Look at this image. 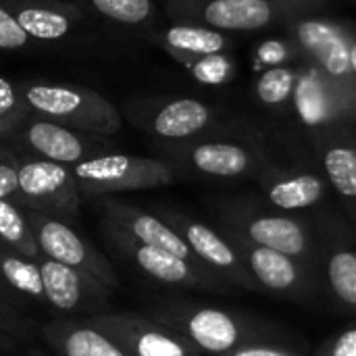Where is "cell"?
<instances>
[{
  "mask_svg": "<svg viewBox=\"0 0 356 356\" xmlns=\"http://www.w3.org/2000/svg\"><path fill=\"white\" fill-rule=\"evenodd\" d=\"M146 315L186 338L200 355L225 356L252 342H269L259 338L254 323L209 305L161 300L150 305Z\"/></svg>",
  "mask_w": 356,
  "mask_h": 356,
  "instance_id": "6da1fadb",
  "label": "cell"
},
{
  "mask_svg": "<svg viewBox=\"0 0 356 356\" xmlns=\"http://www.w3.org/2000/svg\"><path fill=\"white\" fill-rule=\"evenodd\" d=\"M19 86L35 117L100 136H115L123 125L121 111L92 88L69 81H21Z\"/></svg>",
  "mask_w": 356,
  "mask_h": 356,
  "instance_id": "7a4b0ae2",
  "label": "cell"
},
{
  "mask_svg": "<svg viewBox=\"0 0 356 356\" xmlns=\"http://www.w3.org/2000/svg\"><path fill=\"white\" fill-rule=\"evenodd\" d=\"M71 173L77 181L81 200L163 188L177 179L173 167L163 159L136 156L117 150L73 165Z\"/></svg>",
  "mask_w": 356,
  "mask_h": 356,
  "instance_id": "3957f363",
  "label": "cell"
},
{
  "mask_svg": "<svg viewBox=\"0 0 356 356\" xmlns=\"http://www.w3.org/2000/svg\"><path fill=\"white\" fill-rule=\"evenodd\" d=\"M219 219L221 229L254 246H265L284 252L298 261L305 269L317 265L319 244L309 225L296 217L280 213H261L236 202H227L219 207Z\"/></svg>",
  "mask_w": 356,
  "mask_h": 356,
  "instance_id": "277c9868",
  "label": "cell"
},
{
  "mask_svg": "<svg viewBox=\"0 0 356 356\" xmlns=\"http://www.w3.org/2000/svg\"><path fill=\"white\" fill-rule=\"evenodd\" d=\"M4 144H8L17 154L44 159L65 167L117 150L113 136L79 131L35 115H29L17 131L4 140Z\"/></svg>",
  "mask_w": 356,
  "mask_h": 356,
  "instance_id": "5b68a950",
  "label": "cell"
},
{
  "mask_svg": "<svg viewBox=\"0 0 356 356\" xmlns=\"http://www.w3.org/2000/svg\"><path fill=\"white\" fill-rule=\"evenodd\" d=\"M121 117L161 142H184L200 136L213 123L215 113L209 104L190 96H154L127 98Z\"/></svg>",
  "mask_w": 356,
  "mask_h": 356,
  "instance_id": "8992f818",
  "label": "cell"
},
{
  "mask_svg": "<svg viewBox=\"0 0 356 356\" xmlns=\"http://www.w3.org/2000/svg\"><path fill=\"white\" fill-rule=\"evenodd\" d=\"M17 202L31 213L73 221L83 200L71 167L19 154Z\"/></svg>",
  "mask_w": 356,
  "mask_h": 356,
  "instance_id": "52a82bcc",
  "label": "cell"
},
{
  "mask_svg": "<svg viewBox=\"0 0 356 356\" xmlns=\"http://www.w3.org/2000/svg\"><path fill=\"white\" fill-rule=\"evenodd\" d=\"M102 229H104L108 244L115 250H119V254L125 261L136 265L144 275H148L150 280H154L159 284L192 288V290H217V292L232 286L227 280H223L221 275H217L211 269L198 267V265H194L186 259H179L167 250H161V248H154L148 244H140L115 227L102 225Z\"/></svg>",
  "mask_w": 356,
  "mask_h": 356,
  "instance_id": "ba28073f",
  "label": "cell"
},
{
  "mask_svg": "<svg viewBox=\"0 0 356 356\" xmlns=\"http://www.w3.org/2000/svg\"><path fill=\"white\" fill-rule=\"evenodd\" d=\"M154 213L159 217H163L184 238V242L190 246L194 257L204 267H209L211 271H215L217 275L227 280L232 286H242L248 290L259 288L254 277L250 275L240 250L223 232H219V229L211 227L209 223H204L184 211H177V209L163 207V209H156Z\"/></svg>",
  "mask_w": 356,
  "mask_h": 356,
  "instance_id": "9c48e42d",
  "label": "cell"
},
{
  "mask_svg": "<svg viewBox=\"0 0 356 356\" xmlns=\"http://www.w3.org/2000/svg\"><path fill=\"white\" fill-rule=\"evenodd\" d=\"M29 223H31L40 254L94 277L108 290H117L119 277L113 265L81 234H77L71 221L29 211Z\"/></svg>",
  "mask_w": 356,
  "mask_h": 356,
  "instance_id": "30bf717a",
  "label": "cell"
},
{
  "mask_svg": "<svg viewBox=\"0 0 356 356\" xmlns=\"http://www.w3.org/2000/svg\"><path fill=\"white\" fill-rule=\"evenodd\" d=\"M35 261L42 275L46 309L73 317H94L108 313L113 290L94 277L56 263L44 254H38Z\"/></svg>",
  "mask_w": 356,
  "mask_h": 356,
  "instance_id": "8fae6325",
  "label": "cell"
},
{
  "mask_svg": "<svg viewBox=\"0 0 356 356\" xmlns=\"http://www.w3.org/2000/svg\"><path fill=\"white\" fill-rule=\"evenodd\" d=\"M161 159L179 173H196L213 179H236L252 169V154L236 142L221 140H184L161 142Z\"/></svg>",
  "mask_w": 356,
  "mask_h": 356,
  "instance_id": "7c38bea8",
  "label": "cell"
},
{
  "mask_svg": "<svg viewBox=\"0 0 356 356\" xmlns=\"http://www.w3.org/2000/svg\"><path fill=\"white\" fill-rule=\"evenodd\" d=\"M90 321L115 338L129 356H200L186 338L146 313L108 311L90 317Z\"/></svg>",
  "mask_w": 356,
  "mask_h": 356,
  "instance_id": "4fadbf2b",
  "label": "cell"
},
{
  "mask_svg": "<svg viewBox=\"0 0 356 356\" xmlns=\"http://www.w3.org/2000/svg\"><path fill=\"white\" fill-rule=\"evenodd\" d=\"M167 15L217 31H252L271 23L273 6L267 0H167Z\"/></svg>",
  "mask_w": 356,
  "mask_h": 356,
  "instance_id": "5bb4252c",
  "label": "cell"
},
{
  "mask_svg": "<svg viewBox=\"0 0 356 356\" xmlns=\"http://www.w3.org/2000/svg\"><path fill=\"white\" fill-rule=\"evenodd\" d=\"M100 207H102V225L115 227L140 244H148V246L167 250L179 259H186L198 267H204L194 257V252L184 242V238L154 211H146L131 202L117 200L115 196L100 198ZM204 269H209V267H204Z\"/></svg>",
  "mask_w": 356,
  "mask_h": 356,
  "instance_id": "9a60e30c",
  "label": "cell"
},
{
  "mask_svg": "<svg viewBox=\"0 0 356 356\" xmlns=\"http://www.w3.org/2000/svg\"><path fill=\"white\" fill-rule=\"evenodd\" d=\"M33 42L69 40L83 23L86 10L69 0H0Z\"/></svg>",
  "mask_w": 356,
  "mask_h": 356,
  "instance_id": "2e32d148",
  "label": "cell"
},
{
  "mask_svg": "<svg viewBox=\"0 0 356 356\" xmlns=\"http://www.w3.org/2000/svg\"><path fill=\"white\" fill-rule=\"evenodd\" d=\"M223 234L236 244V248L240 250L250 275L254 277L257 286L271 290L275 294H288V296H296L298 292L307 290L309 284V273L307 269L294 261L292 257L277 252L273 248H265V246H254L229 232L223 229Z\"/></svg>",
  "mask_w": 356,
  "mask_h": 356,
  "instance_id": "e0dca14e",
  "label": "cell"
},
{
  "mask_svg": "<svg viewBox=\"0 0 356 356\" xmlns=\"http://www.w3.org/2000/svg\"><path fill=\"white\" fill-rule=\"evenodd\" d=\"M44 342L56 356H129L123 346L102 332L90 317H67L42 327Z\"/></svg>",
  "mask_w": 356,
  "mask_h": 356,
  "instance_id": "ac0fdd59",
  "label": "cell"
},
{
  "mask_svg": "<svg viewBox=\"0 0 356 356\" xmlns=\"http://www.w3.org/2000/svg\"><path fill=\"white\" fill-rule=\"evenodd\" d=\"M327 181L317 173H290L265 179V196L269 204L282 213H300L319 207L327 196Z\"/></svg>",
  "mask_w": 356,
  "mask_h": 356,
  "instance_id": "d6986e66",
  "label": "cell"
},
{
  "mask_svg": "<svg viewBox=\"0 0 356 356\" xmlns=\"http://www.w3.org/2000/svg\"><path fill=\"white\" fill-rule=\"evenodd\" d=\"M144 38L159 44L175 58L221 54L227 48V38L221 31L196 23H173L161 31H150Z\"/></svg>",
  "mask_w": 356,
  "mask_h": 356,
  "instance_id": "ffe728a7",
  "label": "cell"
},
{
  "mask_svg": "<svg viewBox=\"0 0 356 356\" xmlns=\"http://www.w3.org/2000/svg\"><path fill=\"white\" fill-rule=\"evenodd\" d=\"M298 40L332 77H346L350 73V46L344 35L323 21H302L298 25Z\"/></svg>",
  "mask_w": 356,
  "mask_h": 356,
  "instance_id": "44dd1931",
  "label": "cell"
},
{
  "mask_svg": "<svg viewBox=\"0 0 356 356\" xmlns=\"http://www.w3.org/2000/svg\"><path fill=\"white\" fill-rule=\"evenodd\" d=\"M0 277L19 300L40 302L42 307H46L42 275L35 257H25L0 244Z\"/></svg>",
  "mask_w": 356,
  "mask_h": 356,
  "instance_id": "7402d4cb",
  "label": "cell"
},
{
  "mask_svg": "<svg viewBox=\"0 0 356 356\" xmlns=\"http://www.w3.org/2000/svg\"><path fill=\"white\" fill-rule=\"evenodd\" d=\"M325 277L336 300L346 309L356 311V248L342 242L330 246Z\"/></svg>",
  "mask_w": 356,
  "mask_h": 356,
  "instance_id": "603a6c76",
  "label": "cell"
},
{
  "mask_svg": "<svg viewBox=\"0 0 356 356\" xmlns=\"http://www.w3.org/2000/svg\"><path fill=\"white\" fill-rule=\"evenodd\" d=\"M86 6L100 19L127 29H146L156 19L152 0H86Z\"/></svg>",
  "mask_w": 356,
  "mask_h": 356,
  "instance_id": "cb8c5ba5",
  "label": "cell"
},
{
  "mask_svg": "<svg viewBox=\"0 0 356 356\" xmlns=\"http://www.w3.org/2000/svg\"><path fill=\"white\" fill-rule=\"evenodd\" d=\"M0 244L31 259L40 254L29 223V211L17 200H0Z\"/></svg>",
  "mask_w": 356,
  "mask_h": 356,
  "instance_id": "d4e9b609",
  "label": "cell"
},
{
  "mask_svg": "<svg viewBox=\"0 0 356 356\" xmlns=\"http://www.w3.org/2000/svg\"><path fill=\"white\" fill-rule=\"evenodd\" d=\"M327 184L342 200L356 207V148L350 144H332L323 152Z\"/></svg>",
  "mask_w": 356,
  "mask_h": 356,
  "instance_id": "484cf974",
  "label": "cell"
},
{
  "mask_svg": "<svg viewBox=\"0 0 356 356\" xmlns=\"http://www.w3.org/2000/svg\"><path fill=\"white\" fill-rule=\"evenodd\" d=\"M294 96H296V111L305 121V125L315 127L325 123V119L330 117V104L315 73H307L300 81H296Z\"/></svg>",
  "mask_w": 356,
  "mask_h": 356,
  "instance_id": "4316f807",
  "label": "cell"
},
{
  "mask_svg": "<svg viewBox=\"0 0 356 356\" xmlns=\"http://www.w3.org/2000/svg\"><path fill=\"white\" fill-rule=\"evenodd\" d=\"M29 115L21 86L0 75V142L8 140Z\"/></svg>",
  "mask_w": 356,
  "mask_h": 356,
  "instance_id": "83f0119b",
  "label": "cell"
},
{
  "mask_svg": "<svg viewBox=\"0 0 356 356\" xmlns=\"http://www.w3.org/2000/svg\"><path fill=\"white\" fill-rule=\"evenodd\" d=\"M296 88V73L288 67H271L257 81V96L265 104H284Z\"/></svg>",
  "mask_w": 356,
  "mask_h": 356,
  "instance_id": "f1b7e54d",
  "label": "cell"
},
{
  "mask_svg": "<svg viewBox=\"0 0 356 356\" xmlns=\"http://www.w3.org/2000/svg\"><path fill=\"white\" fill-rule=\"evenodd\" d=\"M179 63L188 67V71L207 86L225 83L232 75V60L221 54H207V56H179Z\"/></svg>",
  "mask_w": 356,
  "mask_h": 356,
  "instance_id": "f546056e",
  "label": "cell"
},
{
  "mask_svg": "<svg viewBox=\"0 0 356 356\" xmlns=\"http://www.w3.org/2000/svg\"><path fill=\"white\" fill-rule=\"evenodd\" d=\"M0 330L23 342L31 332V321L21 313V300L6 288L0 277Z\"/></svg>",
  "mask_w": 356,
  "mask_h": 356,
  "instance_id": "4dcf8cb0",
  "label": "cell"
},
{
  "mask_svg": "<svg viewBox=\"0 0 356 356\" xmlns=\"http://www.w3.org/2000/svg\"><path fill=\"white\" fill-rule=\"evenodd\" d=\"M19 186V154L0 142V200H17Z\"/></svg>",
  "mask_w": 356,
  "mask_h": 356,
  "instance_id": "1f68e13d",
  "label": "cell"
},
{
  "mask_svg": "<svg viewBox=\"0 0 356 356\" xmlns=\"http://www.w3.org/2000/svg\"><path fill=\"white\" fill-rule=\"evenodd\" d=\"M33 40L23 31V27L15 21V17L0 4V50L17 52L27 50Z\"/></svg>",
  "mask_w": 356,
  "mask_h": 356,
  "instance_id": "d6a6232c",
  "label": "cell"
},
{
  "mask_svg": "<svg viewBox=\"0 0 356 356\" xmlns=\"http://www.w3.org/2000/svg\"><path fill=\"white\" fill-rule=\"evenodd\" d=\"M225 356H305L300 353H294L286 346H280V344H269V342H252V344H246V346H240L236 348L234 353Z\"/></svg>",
  "mask_w": 356,
  "mask_h": 356,
  "instance_id": "836d02e7",
  "label": "cell"
},
{
  "mask_svg": "<svg viewBox=\"0 0 356 356\" xmlns=\"http://www.w3.org/2000/svg\"><path fill=\"white\" fill-rule=\"evenodd\" d=\"M319 356H356V327L342 332L323 346Z\"/></svg>",
  "mask_w": 356,
  "mask_h": 356,
  "instance_id": "e575fe53",
  "label": "cell"
},
{
  "mask_svg": "<svg viewBox=\"0 0 356 356\" xmlns=\"http://www.w3.org/2000/svg\"><path fill=\"white\" fill-rule=\"evenodd\" d=\"M284 56V46L280 42H269V44H263L261 48V58L267 60V63H273V60H280Z\"/></svg>",
  "mask_w": 356,
  "mask_h": 356,
  "instance_id": "d590c367",
  "label": "cell"
},
{
  "mask_svg": "<svg viewBox=\"0 0 356 356\" xmlns=\"http://www.w3.org/2000/svg\"><path fill=\"white\" fill-rule=\"evenodd\" d=\"M17 346H19V340H15L13 336L0 330V353H13Z\"/></svg>",
  "mask_w": 356,
  "mask_h": 356,
  "instance_id": "8d00e7d4",
  "label": "cell"
},
{
  "mask_svg": "<svg viewBox=\"0 0 356 356\" xmlns=\"http://www.w3.org/2000/svg\"><path fill=\"white\" fill-rule=\"evenodd\" d=\"M350 71L356 75V44L350 46Z\"/></svg>",
  "mask_w": 356,
  "mask_h": 356,
  "instance_id": "74e56055",
  "label": "cell"
}]
</instances>
